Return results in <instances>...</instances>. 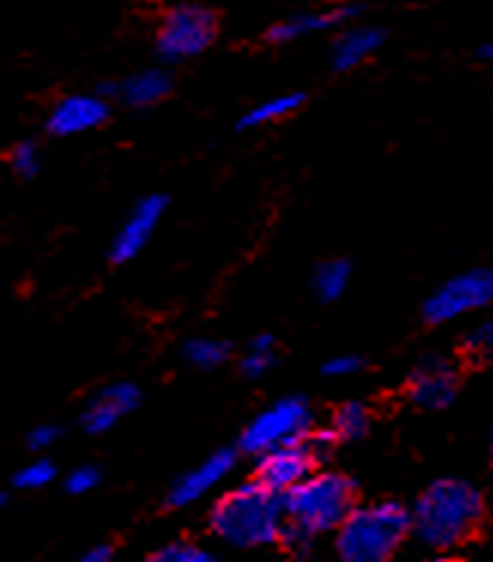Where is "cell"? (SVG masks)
Segmentation results:
<instances>
[{
	"label": "cell",
	"mask_w": 493,
	"mask_h": 562,
	"mask_svg": "<svg viewBox=\"0 0 493 562\" xmlns=\"http://www.w3.org/2000/svg\"><path fill=\"white\" fill-rule=\"evenodd\" d=\"M52 481H55V465L49 460H34V463H27L25 469H19L13 477L15 487L22 490H43L49 487Z\"/></svg>",
	"instance_id": "obj_23"
},
{
	"label": "cell",
	"mask_w": 493,
	"mask_h": 562,
	"mask_svg": "<svg viewBox=\"0 0 493 562\" xmlns=\"http://www.w3.org/2000/svg\"><path fill=\"white\" fill-rule=\"evenodd\" d=\"M284 524L296 526L306 536L334 532L348 512L358 505L355 481L343 472H312L282 496Z\"/></svg>",
	"instance_id": "obj_4"
},
{
	"label": "cell",
	"mask_w": 493,
	"mask_h": 562,
	"mask_svg": "<svg viewBox=\"0 0 493 562\" xmlns=\"http://www.w3.org/2000/svg\"><path fill=\"white\" fill-rule=\"evenodd\" d=\"M173 91V76L164 67H146L136 74L124 76L119 86L103 88V94H115L127 106H155Z\"/></svg>",
	"instance_id": "obj_16"
},
{
	"label": "cell",
	"mask_w": 493,
	"mask_h": 562,
	"mask_svg": "<svg viewBox=\"0 0 493 562\" xmlns=\"http://www.w3.org/2000/svg\"><path fill=\"white\" fill-rule=\"evenodd\" d=\"M370 420V408L363 403H343L330 417V432H334L336 441L360 439V436H367Z\"/></svg>",
	"instance_id": "obj_19"
},
{
	"label": "cell",
	"mask_w": 493,
	"mask_h": 562,
	"mask_svg": "<svg viewBox=\"0 0 493 562\" xmlns=\"http://www.w3.org/2000/svg\"><path fill=\"white\" fill-rule=\"evenodd\" d=\"M457 384L460 381H457L455 363H448L445 357H427L408 381V400L418 408L436 412V408L451 405L457 396Z\"/></svg>",
	"instance_id": "obj_11"
},
{
	"label": "cell",
	"mask_w": 493,
	"mask_h": 562,
	"mask_svg": "<svg viewBox=\"0 0 493 562\" xmlns=\"http://www.w3.org/2000/svg\"><path fill=\"white\" fill-rule=\"evenodd\" d=\"M321 460L315 457V451L309 448L306 436L296 441H288V445H279V448H270V451L260 453L258 472H255V481L264 484L272 493L284 496L288 490L296 487L306 475H312V469L318 465Z\"/></svg>",
	"instance_id": "obj_8"
},
{
	"label": "cell",
	"mask_w": 493,
	"mask_h": 562,
	"mask_svg": "<svg viewBox=\"0 0 493 562\" xmlns=\"http://www.w3.org/2000/svg\"><path fill=\"white\" fill-rule=\"evenodd\" d=\"M384 34L379 25H346L339 27L334 46H330V67L336 74H351L360 64H367L384 46Z\"/></svg>",
	"instance_id": "obj_15"
},
{
	"label": "cell",
	"mask_w": 493,
	"mask_h": 562,
	"mask_svg": "<svg viewBox=\"0 0 493 562\" xmlns=\"http://www.w3.org/2000/svg\"><path fill=\"white\" fill-rule=\"evenodd\" d=\"M312 429V408L303 396H284L279 403H272L267 412H260L239 436L243 451L260 457L270 448L288 445L306 436Z\"/></svg>",
	"instance_id": "obj_7"
},
{
	"label": "cell",
	"mask_w": 493,
	"mask_h": 562,
	"mask_svg": "<svg viewBox=\"0 0 493 562\" xmlns=\"http://www.w3.org/2000/svg\"><path fill=\"white\" fill-rule=\"evenodd\" d=\"M219 37V15L206 3H170L155 27V49L164 61H186L210 49Z\"/></svg>",
	"instance_id": "obj_5"
},
{
	"label": "cell",
	"mask_w": 493,
	"mask_h": 562,
	"mask_svg": "<svg viewBox=\"0 0 493 562\" xmlns=\"http://www.w3.org/2000/svg\"><path fill=\"white\" fill-rule=\"evenodd\" d=\"M136 405H139V387L131 381H112L88 400L86 412H82V427L100 436L115 427L124 415H131Z\"/></svg>",
	"instance_id": "obj_13"
},
{
	"label": "cell",
	"mask_w": 493,
	"mask_h": 562,
	"mask_svg": "<svg viewBox=\"0 0 493 562\" xmlns=\"http://www.w3.org/2000/svg\"><path fill=\"white\" fill-rule=\"evenodd\" d=\"M236 465L234 451H215L210 453L203 463H198L194 469H188L186 475L176 481L170 493H167V502L170 508H186L191 502L203 499L215 484H222L224 477L231 475V469Z\"/></svg>",
	"instance_id": "obj_14"
},
{
	"label": "cell",
	"mask_w": 493,
	"mask_h": 562,
	"mask_svg": "<svg viewBox=\"0 0 493 562\" xmlns=\"http://www.w3.org/2000/svg\"><path fill=\"white\" fill-rule=\"evenodd\" d=\"M61 439V427H55V424H40L27 432V445L34 448V451H46L52 448L55 441Z\"/></svg>",
	"instance_id": "obj_27"
},
{
	"label": "cell",
	"mask_w": 493,
	"mask_h": 562,
	"mask_svg": "<svg viewBox=\"0 0 493 562\" xmlns=\"http://www.w3.org/2000/svg\"><path fill=\"white\" fill-rule=\"evenodd\" d=\"M100 484V469L98 465H79L67 475V493L74 496H82V493H91V490Z\"/></svg>",
	"instance_id": "obj_25"
},
{
	"label": "cell",
	"mask_w": 493,
	"mask_h": 562,
	"mask_svg": "<svg viewBox=\"0 0 493 562\" xmlns=\"http://www.w3.org/2000/svg\"><path fill=\"white\" fill-rule=\"evenodd\" d=\"M348 279H351V269L343 257H330V260H321L315 272H312V288L318 294L321 303H334L339 296L346 294Z\"/></svg>",
	"instance_id": "obj_18"
},
{
	"label": "cell",
	"mask_w": 493,
	"mask_h": 562,
	"mask_svg": "<svg viewBox=\"0 0 493 562\" xmlns=\"http://www.w3.org/2000/svg\"><path fill=\"white\" fill-rule=\"evenodd\" d=\"M408 536V512L394 499L355 505L336 526V553L343 562H388Z\"/></svg>",
	"instance_id": "obj_3"
},
{
	"label": "cell",
	"mask_w": 493,
	"mask_h": 562,
	"mask_svg": "<svg viewBox=\"0 0 493 562\" xmlns=\"http://www.w3.org/2000/svg\"><path fill=\"white\" fill-rule=\"evenodd\" d=\"M363 15L360 3H336V7H324V10H300V13L288 15L282 22L267 31V43L284 46V43H294L309 34H321V31H339V27L358 22Z\"/></svg>",
	"instance_id": "obj_9"
},
{
	"label": "cell",
	"mask_w": 493,
	"mask_h": 562,
	"mask_svg": "<svg viewBox=\"0 0 493 562\" xmlns=\"http://www.w3.org/2000/svg\"><path fill=\"white\" fill-rule=\"evenodd\" d=\"M493 303V269H467L460 276L442 281L424 300V321L439 327L457 318H467Z\"/></svg>",
	"instance_id": "obj_6"
},
{
	"label": "cell",
	"mask_w": 493,
	"mask_h": 562,
	"mask_svg": "<svg viewBox=\"0 0 493 562\" xmlns=\"http://www.w3.org/2000/svg\"><path fill=\"white\" fill-rule=\"evenodd\" d=\"M3 502H7V496H3V493H0V505H3Z\"/></svg>",
	"instance_id": "obj_33"
},
{
	"label": "cell",
	"mask_w": 493,
	"mask_h": 562,
	"mask_svg": "<svg viewBox=\"0 0 493 562\" xmlns=\"http://www.w3.org/2000/svg\"><path fill=\"white\" fill-rule=\"evenodd\" d=\"M427 562H463V560H460V557H451L448 550H439V557H433V560Z\"/></svg>",
	"instance_id": "obj_31"
},
{
	"label": "cell",
	"mask_w": 493,
	"mask_h": 562,
	"mask_svg": "<svg viewBox=\"0 0 493 562\" xmlns=\"http://www.w3.org/2000/svg\"><path fill=\"white\" fill-rule=\"evenodd\" d=\"M227 357H231V345L224 339H215V336H198L186 345V360L198 369L224 367Z\"/></svg>",
	"instance_id": "obj_21"
},
{
	"label": "cell",
	"mask_w": 493,
	"mask_h": 562,
	"mask_svg": "<svg viewBox=\"0 0 493 562\" xmlns=\"http://www.w3.org/2000/svg\"><path fill=\"white\" fill-rule=\"evenodd\" d=\"M463 351L472 357L493 355V321H479L469 327L467 336H463Z\"/></svg>",
	"instance_id": "obj_24"
},
{
	"label": "cell",
	"mask_w": 493,
	"mask_h": 562,
	"mask_svg": "<svg viewBox=\"0 0 493 562\" xmlns=\"http://www.w3.org/2000/svg\"><path fill=\"white\" fill-rule=\"evenodd\" d=\"M191 560V544L173 541V544H164V548L152 550L146 562H188Z\"/></svg>",
	"instance_id": "obj_28"
},
{
	"label": "cell",
	"mask_w": 493,
	"mask_h": 562,
	"mask_svg": "<svg viewBox=\"0 0 493 562\" xmlns=\"http://www.w3.org/2000/svg\"><path fill=\"white\" fill-rule=\"evenodd\" d=\"M10 167L19 179H34L43 167V155H40V146L34 139H22L10 148Z\"/></svg>",
	"instance_id": "obj_22"
},
{
	"label": "cell",
	"mask_w": 493,
	"mask_h": 562,
	"mask_svg": "<svg viewBox=\"0 0 493 562\" xmlns=\"http://www.w3.org/2000/svg\"><path fill=\"white\" fill-rule=\"evenodd\" d=\"M303 103H306V94H303V91H284V94H276V98L264 100L258 106H251V110L243 115L239 127L251 131V127H267V124L272 122H282L288 115H294Z\"/></svg>",
	"instance_id": "obj_17"
},
{
	"label": "cell",
	"mask_w": 493,
	"mask_h": 562,
	"mask_svg": "<svg viewBox=\"0 0 493 562\" xmlns=\"http://www.w3.org/2000/svg\"><path fill=\"white\" fill-rule=\"evenodd\" d=\"M367 367V360L360 355H336L324 363V375H336V379H346V375H358L360 369Z\"/></svg>",
	"instance_id": "obj_26"
},
{
	"label": "cell",
	"mask_w": 493,
	"mask_h": 562,
	"mask_svg": "<svg viewBox=\"0 0 493 562\" xmlns=\"http://www.w3.org/2000/svg\"><path fill=\"white\" fill-rule=\"evenodd\" d=\"M272 363H276V339H272L270 333H264V336H255L246 351H243L239 372L246 379H260L264 372H270Z\"/></svg>",
	"instance_id": "obj_20"
},
{
	"label": "cell",
	"mask_w": 493,
	"mask_h": 562,
	"mask_svg": "<svg viewBox=\"0 0 493 562\" xmlns=\"http://www.w3.org/2000/svg\"><path fill=\"white\" fill-rule=\"evenodd\" d=\"M76 562H112V548H107V544H98V548L86 550L82 557Z\"/></svg>",
	"instance_id": "obj_29"
},
{
	"label": "cell",
	"mask_w": 493,
	"mask_h": 562,
	"mask_svg": "<svg viewBox=\"0 0 493 562\" xmlns=\"http://www.w3.org/2000/svg\"><path fill=\"white\" fill-rule=\"evenodd\" d=\"M188 562H224L222 557H215L210 550H200V548H191V560Z\"/></svg>",
	"instance_id": "obj_30"
},
{
	"label": "cell",
	"mask_w": 493,
	"mask_h": 562,
	"mask_svg": "<svg viewBox=\"0 0 493 562\" xmlns=\"http://www.w3.org/2000/svg\"><path fill=\"white\" fill-rule=\"evenodd\" d=\"M110 119V100L107 94H67L49 112V134L76 136L98 131Z\"/></svg>",
	"instance_id": "obj_10"
},
{
	"label": "cell",
	"mask_w": 493,
	"mask_h": 562,
	"mask_svg": "<svg viewBox=\"0 0 493 562\" xmlns=\"http://www.w3.org/2000/svg\"><path fill=\"white\" fill-rule=\"evenodd\" d=\"M479 55H481V58H484V61H493V43H488V46H481Z\"/></svg>",
	"instance_id": "obj_32"
},
{
	"label": "cell",
	"mask_w": 493,
	"mask_h": 562,
	"mask_svg": "<svg viewBox=\"0 0 493 562\" xmlns=\"http://www.w3.org/2000/svg\"><path fill=\"white\" fill-rule=\"evenodd\" d=\"M484 496L475 484L460 477L433 481L408 514V532L433 550H455L467 544L484 524Z\"/></svg>",
	"instance_id": "obj_1"
},
{
	"label": "cell",
	"mask_w": 493,
	"mask_h": 562,
	"mask_svg": "<svg viewBox=\"0 0 493 562\" xmlns=\"http://www.w3.org/2000/svg\"><path fill=\"white\" fill-rule=\"evenodd\" d=\"M164 209H167V196L164 194H152L143 196L139 203L134 206V212L127 215V221L122 224V231L115 236V243H112V260L115 263H127V260H134L143 248L152 239V233L158 227L160 215H164Z\"/></svg>",
	"instance_id": "obj_12"
},
{
	"label": "cell",
	"mask_w": 493,
	"mask_h": 562,
	"mask_svg": "<svg viewBox=\"0 0 493 562\" xmlns=\"http://www.w3.org/2000/svg\"><path fill=\"white\" fill-rule=\"evenodd\" d=\"M284 524V505L279 493H272L258 481L224 493L212 508L210 526L215 536L234 548H258L279 538Z\"/></svg>",
	"instance_id": "obj_2"
}]
</instances>
